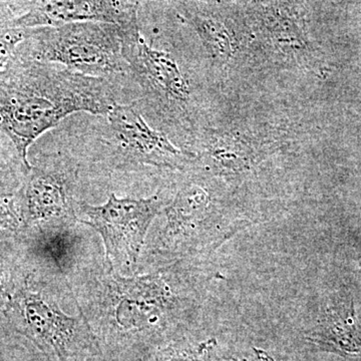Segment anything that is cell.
I'll use <instances>...</instances> for the list:
<instances>
[{"mask_svg":"<svg viewBox=\"0 0 361 361\" xmlns=\"http://www.w3.org/2000/svg\"><path fill=\"white\" fill-rule=\"evenodd\" d=\"M16 68L0 73V132L27 168L30 147L66 116L78 111L108 116L118 104L104 78L39 61Z\"/></svg>","mask_w":361,"mask_h":361,"instance_id":"cell-1","label":"cell"},{"mask_svg":"<svg viewBox=\"0 0 361 361\" xmlns=\"http://www.w3.org/2000/svg\"><path fill=\"white\" fill-rule=\"evenodd\" d=\"M213 178L194 176L164 209L163 243L174 255L211 253L251 224L230 212Z\"/></svg>","mask_w":361,"mask_h":361,"instance_id":"cell-2","label":"cell"},{"mask_svg":"<svg viewBox=\"0 0 361 361\" xmlns=\"http://www.w3.org/2000/svg\"><path fill=\"white\" fill-rule=\"evenodd\" d=\"M33 56L89 77L104 78L129 73L123 58L122 30L104 23H75L33 30Z\"/></svg>","mask_w":361,"mask_h":361,"instance_id":"cell-3","label":"cell"},{"mask_svg":"<svg viewBox=\"0 0 361 361\" xmlns=\"http://www.w3.org/2000/svg\"><path fill=\"white\" fill-rule=\"evenodd\" d=\"M121 30L129 75L141 87L145 99L168 118L189 121L191 85L174 56L147 44L139 23Z\"/></svg>","mask_w":361,"mask_h":361,"instance_id":"cell-4","label":"cell"},{"mask_svg":"<svg viewBox=\"0 0 361 361\" xmlns=\"http://www.w3.org/2000/svg\"><path fill=\"white\" fill-rule=\"evenodd\" d=\"M167 206L163 197L148 199L118 198L111 194L99 206L80 202L78 209L90 226L103 238L111 263L122 267L137 264L149 226Z\"/></svg>","mask_w":361,"mask_h":361,"instance_id":"cell-5","label":"cell"},{"mask_svg":"<svg viewBox=\"0 0 361 361\" xmlns=\"http://www.w3.org/2000/svg\"><path fill=\"white\" fill-rule=\"evenodd\" d=\"M197 144L198 152L192 169L197 174L239 183L274 152L270 137L239 130L205 129Z\"/></svg>","mask_w":361,"mask_h":361,"instance_id":"cell-6","label":"cell"},{"mask_svg":"<svg viewBox=\"0 0 361 361\" xmlns=\"http://www.w3.org/2000/svg\"><path fill=\"white\" fill-rule=\"evenodd\" d=\"M106 116L111 148L123 160L170 170L193 167L194 152L178 148L167 135L153 129L137 110V104H116Z\"/></svg>","mask_w":361,"mask_h":361,"instance_id":"cell-7","label":"cell"},{"mask_svg":"<svg viewBox=\"0 0 361 361\" xmlns=\"http://www.w3.org/2000/svg\"><path fill=\"white\" fill-rule=\"evenodd\" d=\"M244 26L278 61L294 63L307 56V14L301 2H249Z\"/></svg>","mask_w":361,"mask_h":361,"instance_id":"cell-8","label":"cell"},{"mask_svg":"<svg viewBox=\"0 0 361 361\" xmlns=\"http://www.w3.org/2000/svg\"><path fill=\"white\" fill-rule=\"evenodd\" d=\"M25 13L11 21L14 28L58 27L75 23H104L129 27L137 23V1L47 0L25 2Z\"/></svg>","mask_w":361,"mask_h":361,"instance_id":"cell-9","label":"cell"},{"mask_svg":"<svg viewBox=\"0 0 361 361\" xmlns=\"http://www.w3.org/2000/svg\"><path fill=\"white\" fill-rule=\"evenodd\" d=\"M28 310L30 324L39 346L59 361H68L82 350H89L87 330L78 317H71L56 302L35 299Z\"/></svg>","mask_w":361,"mask_h":361,"instance_id":"cell-10","label":"cell"},{"mask_svg":"<svg viewBox=\"0 0 361 361\" xmlns=\"http://www.w3.org/2000/svg\"><path fill=\"white\" fill-rule=\"evenodd\" d=\"M178 7L180 18L193 28L214 65H229L241 45L232 23L209 11L204 2H180Z\"/></svg>","mask_w":361,"mask_h":361,"instance_id":"cell-11","label":"cell"},{"mask_svg":"<svg viewBox=\"0 0 361 361\" xmlns=\"http://www.w3.org/2000/svg\"><path fill=\"white\" fill-rule=\"evenodd\" d=\"M305 338L322 350L344 357L361 355V331L353 301L329 306Z\"/></svg>","mask_w":361,"mask_h":361,"instance_id":"cell-12","label":"cell"},{"mask_svg":"<svg viewBox=\"0 0 361 361\" xmlns=\"http://www.w3.org/2000/svg\"><path fill=\"white\" fill-rule=\"evenodd\" d=\"M30 217L37 220L58 221L73 214L63 182L54 175L37 171L26 190Z\"/></svg>","mask_w":361,"mask_h":361,"instance_id":"cell-13","label":"cell"},{"mask_svg":"<svg viewBox=\"0 0 361 361\" xmlns=\"http://www.w3.org/2000/svg\"><path fill=\"white\" fill-rule=\"evenodd\" d=\"M27 35V30L14 28L13 26L0 32V73H4L11 65L16 45L26 39Z\"/></svg>","mask_w":361,"mask_h":361,"instance_id":"cell-14","label":"cell"},{"mask_svg":"<svg viewBox=\"0 0 361 361\" xmlns=\"http://www.w3.org/2000/svg\"><path fill=\"white\" fill-rule=\"evenodd\" d=\"M215 345V341H208L199 344L197 348L167 351L160 356L158 361H206L207 356Z\"/></svg>","mask_w":361,"mask_h":361,"instance_id":"cell-15","label":"cell"},{"mask_svg":"<svg viewBox=\"0 0 361 361\" xmlns=\"http://www.w3.org/2000/svg\"><path fill=\"white\" fill-rule=\"evenodd\" d=\"M254 355L255 357L252 361H274L267 353L262 349L254 348Z\"/></svg>","mask_w":361,"mask_h":361,"instance_id":"cell-16","label":"cell"},{"mask_svg":"<svg viewBox=\"0 0 361 361\" xmlns=\"http://www.w3.org/2000/svg\"><path fill=\"white\" fill-rule=\"evenodd\" d=\"M214 349L209 353L208 356H207V360L206 361H246L245 360H223V358H218L215 357L214 356L213 353Z\"/></svg>","mask_w":361,"mask_h":361,"instance_id":"cell-17","label":"cell"}]
</instances>
